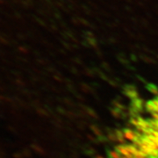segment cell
Returning <instances> with one entry per match:
<instances>
[{"instance_id":"obj_1","label":"cell","mask_w":158,"mask_h":158,"mask_svg":"<svg viewBox=\"0 0 158 158\" xmlns=\"http://www.w3.org/2000/svg\"><path fill=\"white\" fill-rule=\"evenodd\" d=\"M106 153L107 158H158V85L130 98Z\"/></svg>"}]
</instances>
